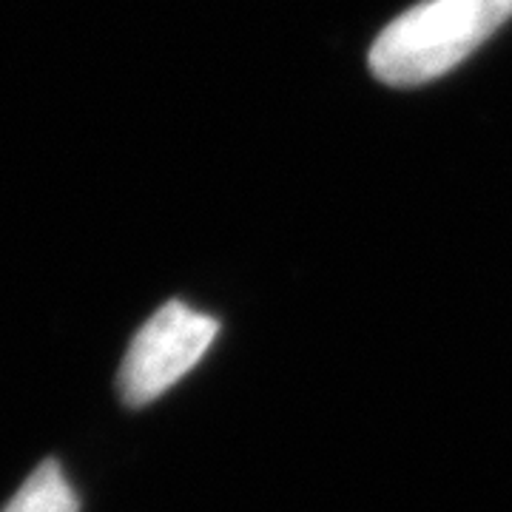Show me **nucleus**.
<instances>
[{
  "label": "nucleus",
  "instance_id": "obj_1",
  "mask_svg": "<svg viewBox=\"0 0 512 512\" xmlns=\"http://www.w3.org/2000/svg\"><path fill=\"white\" fill-rule=\"evenodd\" d=\"M512 18V0H424L393 20L370 49V72L387 86L430 83Z\"/></svg>",
  "mask_w": 512,
  "mask_h": 512
},
{
  "label": "nucleus",
  "instance_id": "obj_2",
  "mask_svg": "<svg viewBox=\"0 0 512 512\" xmlns=\"http://www.w3.org/2000/svg\"><path fill=\"white\" fill-rule=\"evenodd\" d=\"M217 330L220 322L214 316L194 311L185 302L163 305L134 336L123 359L117 382L123 402L143 407L163 396L208 353Z\"/></svg>",
  "mask_w": 512,
  "mask_h": 512
},
{
  "label": "nucleus",
  "instance_id": "obj_3",
  "mask_svg": "<svg viewBox=\"0 0 512 512\" xmlns=\"http://www.w3.org/2000/svg\"><path fill=\"white\" fill-rule=\"evenodd\" d=\"M3 512H77V495L57 461H43Z\"/></svg>",
  "mask_w": 512,
  "mask_h": 512
}]
</instances>
